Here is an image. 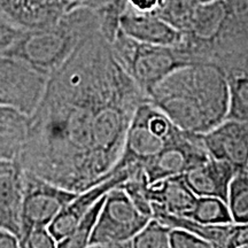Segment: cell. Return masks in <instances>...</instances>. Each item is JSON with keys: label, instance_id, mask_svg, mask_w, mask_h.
Here are the masks:
<instances>
[{"label": "cell", "instance_id": "d6986e66", "mask_svg": "<svg viewBox=\"0 0 248 248\" xmlns=\"http://www.w3.org/2000/svg\"><path fill=\"white\" fill-rule=\"evenodd\" d=\"M204 225L233 224L226 201L216 197H197L185 215Z\"/></svg>", "mask_w": 248, "mask_h": 248}, {"label": "cell", "instance_id": "6da1fadb", "mask_svg": "<svg viewBox=\"0 0 248 248\" xmlns=\"http://www.w3.org/2000/svg\"><path fill=\"white\" fill-rule=\"evenodd\" d=\"M97 31L48 77L18 162L74 192L110 177L137 107L147 100Z\"/></svg>", "mask_w": 248, "mask_h": 248}, {"label": "cell", "instance_id": "ac0fdd59", "mask_svg": "<svg viewBox=\"0 0 248 248\" xmlns=\"http://www.w3.org/2000/svg\"><path fill=\"white\" fill-rule=\"evenodd\" d=\"M152 213H153L152 217L163 223L164 225L169 228L183 229V230L199 235L200 238L208 241L213 248H226V244L232 231V225H204L187 216L168 213L156 203H152Z\"/></svg>", "mask_w": 248, "mask_h": 248}, {"label": "cell", "instance_id": "5bb4252c", "mask_svg": "<svg viewBox=\"0 0 248 248\" xmlns=\"http://www.w3.org/2000/svg\"><path fill=\"white\" fill-rule=\"evenodd\" d=\"M237 171L231 163L209 157L183 173V178L197 197H216L226 201L229 186Z\"/></svg>", "mask_w": 248, "mask_h": 248}, {"label": "cell", "instance_id": "30bf717a", "mask_svg": "<svg viewBox=\"0 0 248 248\" xmlns=\"http://www.w3.org/2000/svg\"><path fill=\"white\" fill-rule=\"evenodd\" d=\"M210 157L226 161L238 170L248 167V122L225 119L215 128L201 133Z\"/></svg>", "mask_w": 248, "mask_h": 248}, {"label": "cell", "instance_id": "d4e9b609", "mask_svg": "<svg viewBox=\"0 0 248 248\" xmlns=\"http://www.w3.org/2000/svg\"><path fill=\"white\" fill-rule=\"evenodd\" d=\"M171 228L152 218L132 237V248H168Z\"/></svg>", "mask_w": 248, "mask_h": 248}, {"label": "cell", "instance_id": "4fadbf2b", "mask_svg": "<svg viewBox=\"0 0 248 248\" xmlns=\"http://www.w3.org/2000/svg\"><path fill=\"white\" fill-rule=\"evenodd\" d=\"M121 30L139 43L161 46H178L184 35L181 30L153 13H140L128 5L121 17Z\"/></svg>", "mask_w": 248, "mask_h": 248}, {"label": "cell", "instance_id": "1f68e13d", "mask_svg": "<svg viewBox=\"0 0 248 248\" xmlns=\"http://www.w3.org/2000/svg\"><path fill=\"white\" fill-rule=\"evenodd\" d=\"M20 247V241L16 235L5 229L0 228V248Z\"/></svg>", "mask_w": 248, "mask_h": 248}, {"label": "cell", "instance_id": "52a82bcc", "mask_svg": "<svg viewBox=\"0 0 248 248\" xmlns=\"http://www.w3.org/2000/svg\"><path fill=\"white\" fill-rule=\"evenodd\" d=\"M48 76L22 59L0 53V106L30 116L44 94Z\"/></svg>", "mask_w": 248, "mask_h": 248}, {"label": "cell", "instance_id": "4316f807", "mask_svg": "<svg viewBox=\"0 0 248 248\" xmlns=\"http://www.w3.org/2000/svg\"><path fill=\"white\" fill-rule=\"evenodd\" d=\"M22 30L23 28L13 22L0 7V53L13 44Z\"/></svg>", "mask_w": 248, "mask_h": 248}, {"label": "cell", "instance_id": "4dcf8cb0", "mask_svg": "<svg viewBox=\"0 0 248 248\" xmlns=\"http://www.w3.org/2000/svg\"><path fill=\"white\" fill-rule=\"evenodd\" d=\"M130 7L140 13H153L159 7L160 0H128Z\"/></svg>", "mask_w": 248, "mask_h": 248}, {"label": "cell", "instance_id": "83f0119b", "mask_svg": "<svg viewBox=\"0 0 248 248\" xmlns=\"http://www.w3.org/2000/svg\"><path fill=\"white\" fill-rule=\"evenodd\" d=\"M23 248H54L57 241L48 231V228H40L31 231L29 235L21 243Z\"/></svg>", "mask_w": 248, "mask_h": 248}, {"label": "cell", "instance_id": "5b68a950", "mask_svg": "<svg viewBox=\"0 0 248 248\" xmlns=\"http://www.w3.org/2000/svg\"><path fill=\"white\" fill-rule=\"evenodd\" d=\"M117 61L138 88L148 95L155 85L173 70L195 64L183 46H161L139 43L122 30L110 44Z\"/></svg>", "mask_w": 248, "mask_h": 248}, {"label": "cell", "instance_id": "484cf974", "mask_svg": "<svg viewBox=\"0 0 248 248\" xmlns=\"http://www.w3.org/2000/svg\"><path fill=\"white\" fill-rule=\"evenodd\" d=\"M169 248H213V246L199 235L183 229L171 228L169 232Z\"/></svg>", "mask_w": 248, "mask_h": 248}, {"label": "cell", "instance_id": "7c38bea8", "mask_svg": "<svg viewBox=\"0 0 248 248\" xmlns=\"http://www.w3.org/2000/svg\"><path fill=\"white\" fill-rule=\"evenodd\" d=\"M24 169L18 160L0 161V228L20 241Z\"/></svg>", "mask_w": 248, "mask_h": 248}, {"label": "cell", "instance_id": "f1b7e54d", "mask_svg": "<svg viewBox=\"0 0 248 248\" xmlns=\"http://www.w3.org/2000/svg\"><path fill=\"white\" fill-rule=\"evenodd\" d=\"M226 248H248V223L232 225Z\"/></svg>", "mask_w": 248, "mask_h": 248}, {"label": "cell", "instance_id": "d6a6232c", "mask_svg": "<svg viewBox=\"0 0 248 248\" xmlns=\"http://www.w3.org/2000/svg\"><path fill=\"white\" fill-rule=\"evenodd\" d=\"M197 1L200 4V2H208V1H213V0H197Z\"/></svg>", "mask_w": 248, "mask_h": 248}, {"label": "cell", "instance_id": "ba28073f", "mask_svg": "<svg viewBox=\"0 0 248 248\" xmlns=\"http://www.w3.org/2000/svg\"><path fill=\"white\" fill-rule=\"evenodd\" d=\"M77 193L24 170L20 245L31 231L48 228L58 213Z\"/></svg>", "mask_w": 248, "mask_h": 248}, {"label": "cell", "instance_id": "9a60e30c", "mask_svg": "<svg viewBox=\"0 0 248 248\" xmlns=\"http://www.w3.org/2000/svg\"><path fill=\"white\" fill-rule=\"evenodd\" d=\"M0 7L24 29L47 26L68 13L64 0H0Z\"/></svg>", "mask_w": 248, "mask_h": 248}, {"label": "cell", "instance_id": "8fae6325", "mask_svg": "<svg viewBox=\"0 0 248 248\" xmlns=\"http://www.w3.org/2000/svg\"><path fill=\"white\" fill-rule=\"evenodd\" d=\"M126 179H129L128 171L125 169L117 170L111 173L110 177L99 184L78 192L66 206H63V208L58 213L48 225V231L53 235L57 245L74 231L79 219L101 197L107 194V192H109L111 188L122 184Z\"/></svg>", "mask_w": 248, "mask_h": 248}, {"label": "cell", "instance_id": "f546056e", "mask_svg": "<svg viewBox=\"0 0 248 248\" xmlns=\"http://www.w3.org/2000/svg\"><path fill=\"white\" fill-rule=\"evenodd\" d=\"M108 1L109 0H64L67 6V12L82 7L97 9Z\"/></svg>", "mask_w": 248, "mask_h": 248}, {"label": "cell", "instance_id": "8992f818", "mask_svg": "<svg viewBox=\"0 0 248 248\" xmlns=\"http://www.w3.org/2000/svg\"><path fill=\"white\" fill-rule=\"evenodd\" d=\"M139 212L121 186L105 197L89 247L132 248L131 239L150 221Z\"/></svg>", "mask_w": 248, "mask_h": 248}, {"label": "cell", "instance_id": "7402d4cb", "mask_svg": "<svg viewBox=\"0 0 248 248\" xmlns=\"http://www.w3.org/2000/svg\"><path fill=\"white\" fill-rule=\"evenodd\" d=\"M108 193V192H107ZM105 197H101L97 202L88 210V213L85 214L82 218L79 219V222L77 223L76 228L74 229V231L68 235L67 238H64L63 240H61L60 243H58L57 247L59 248H85L89 247L90 239H91L92 232L94 230V226L97 224L98 216L100 214L102 203H104Z\"/></svg>", "mask_w": 248, "mask_h": 248}, {"label": "cell", "instance_id": "7a4b0ae2", "mask_svg": "<svg viewBox=\"0 0 248 248\" xmlns=\"http://www.w3.org/2000/svg\"><path fill=\"white\" fill-rule=\"evenodd\" d=\"M147 98L183 131L199 135L223 122L230 104L225 73L214 63L173 70L154 86Z\"/></svg>", "mask_w": 248, "mask_h": 248}, {"label": "cell", "instance_id": "ffe728a7", "mask_svg": "<svg viewBox=\"0 0 248 248\" xmlns=\"http://www.w3.org/2000/svg\"><path fill=\"white\" fill-rule=\"evenodd\" d=\"M229 84L230 104L226 119L248 122V71H224Z\"/></svg>", "mask_w": 248, "mask_h": 248}, {"label": "cell", "instance_id": "9c48e42d", "mask_svg": "<svg viewBox=\"0 0 248 248\" xmlns=\"http://www.w3.org/2000/svg\"><path fill=\"white\" fill-rule=\"evenodd\" d=\"M201 135L184 131L178 139L142 164L129 179H137L150 185L160 179L183 175L209 159Z\"/></svg>", "mask_w": 248, "mask_h": 248}, {"label": "cell", "instance_id": "cb8c5ba5", "mask_svg": "<svg viewBox=\"0 0 248 248\" xmlns=\"http://www.w3.org/2000/svg\"><path fill=\"white\" fill-rule=\"evenodd\" d=\"M128 0H109L94 9L99 20V32L109 44L121 31V17L128 8Z\"/></svg>", "mask_w": 248, "mask_h": 248}, {"label": "cell", "instance_id": "603a6c76", "mask_svg": "<svg viewBox=\"0 0 248 248\" xmlns=\"http://www.w3.org/2000/svg\"><path fill=\"white\" fill-rule=\"evenodd\" d=\"M198 4L197 0H160L153 14L184 32Z\"/></svg>", "mask_w": 248, "mask_h": 248}, {"label": "cell", "instance_id": "277c9868", "mask_svg": "<svg viewBox=\"0 0 248 248\" xmlns=\"http://www.w3.org/2000/svg\"><path fill=\"white\" fill-rule=\"evenodd\" d=\"M184 132L152 102L142 101L130 123L122 153L109 175L125 169L129 178Z\"/></svg>", "mask_w": 248, "mask_h": 248}, {"label": "cell", "instance_id": "836d02e7", "mask_svg": "<svg viewBox=\"0 0 248 248\" xmlns=\"http://www.w3.org/2000/svg\"><path fill=\"white\" fill-rule=\"evenodd\" d=\"M247 170H248V167H247Z\"/></svg>", "mask_w": 248, "mask_h": 248}, {"label": "cell", "instance_id": "2e32d148", "mask_svg": "<svg viewBox=\"0 0 248 248\" xmlns=\"http://www.w3.org/2000/svg\"><path fill=\"white\" fill-rule=\"evenodd\" d=\"M147 199L168 213L185 215L195 202V195L186 184L183 175L160 179L146 186Z\"/></svg>", "mask_w": 248, "mask_h": 248}, {"label": "cell", "instance_id": "3957f363", "mask_svg": "<svg viewBox=\"0 0 248 248\" xmlns=\"http://www.w3.org/2000/svg\"><path fill=\"white\" fill-rule=\"evenodd\" d=\"M99 31L97 12L76 8L55 22L24 29L1 53L22 59L49 77L85 38Z\"/></svg>", "mask_w": 248, "mask_h": 248}, {"label": "cell", "instance_id": "44dd1931", "mask_svg": "<svg viewBox=\"0 0 248 248\" xmlns=\"http://www.w3.org/2000/svg\"><path fill=\"white\" fill-rule=\"evenodd\" d=\"M233 224L248 223V170L240 169L235 172L229 186L226 197Z\"/></svg>", "mask_w": 248, "mask_h": 248}, {"label": "cell", "instance_id": "e0dca14e", "mask_svg": "<svg viewBox=\"0 0 248 248\" xmlns=\"http://www.w3.org/2000/svg\"><path fill=\"white\" fill-rule=\"evenodd\" d=\"M29 116L0 106V161L18 160L28 138Z\"/></svg>", "mask_w": 248, "mask_h": 248}]
</instances>
